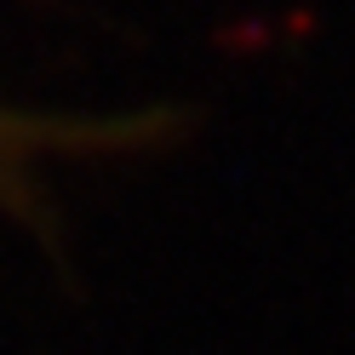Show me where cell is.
Masks as SVG:
<instances>
[{"instance_id": "1", "label": "cell", "mask_w": 355, "mask_h": 355, "mask_svg": "<svg viewBox=\"0 0 355 355\" xmlns=\"http://www.w3.org/2000/svg\"><path fill=\"white\" fill-rule=\"evenodd\" d=\"M144 138V121H92V115H40L0 103V207L29 212L46 172L86 155H121Z\"/></svg>"}]
</instances>
